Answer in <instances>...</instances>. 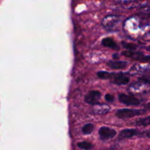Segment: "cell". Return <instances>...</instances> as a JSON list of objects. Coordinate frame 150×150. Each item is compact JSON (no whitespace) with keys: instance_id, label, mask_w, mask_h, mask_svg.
<instances>
[{"instance_id":"obj_1","label":"cell","mask_w":150,"mask_h":150,"mask_svg":"<svg viewBox=\"0 0 150 150\" xmlns=\"http://www.w3.org/2000/svg\"><path fill=\"white\" fill-rule=\"evenodd\" d=\"M122 18L120 16L111 15L107 16L103 19L102 25L108 31H119L122 26Z\"/></svg>"},{"instance_id":"obj_2","label":"cell","mask_w":150,"mask_h":150,"mask_svg":"<svg viewBox=\"0 0 150 150\" xmlns=\"http://www.w3.org/2000/svg\"><path fill=\"white\" fill-rule=\"evenodd\" d=\"M146 110H137V109H130V108H122L119 109L116 112V116L120 119H130L136 116L142 115L146 113Z\"/></svg>"},{"instance_id":"obj_3","label":"cell","mask_w":150,"mask_h":150,"mask_svg":"<svg viewBox=\"0 0 150 150\" xmlns=\"http://www.w3.org/2000/svg\"><path fill=\"white\" fill-rule=\"evenodd\" d=\"M119 100L126 105H139L141 103V100L138 98L125 94H120Z\"/></svg>"},{"instance_id":"obj_4","label":"cell","mask_w":150,"mask_h":150,"mask_svg":"<svg viewBox=\"0 0 150 150\" xmlns=\"http://www.w3.org/2000/svg\"><path fill=\"white\" fill-rule=\"evenodd\" d=\"M100 98L101 94L99 91L92 90L88 92L87 95L85 96V102L91 105H95L98 103Z\"/></svg>"},{"instance_id":"obj_5","label":"cell","mask_w":150,"mask_h":150,"mask_svg":"<svg viewBox=\"0 0 150 150\" xmlns=\"http://www.w3.org/2000/svg\"><path fill=\"white\" fill-rule=\"evenodd\" d=\"M116 134L117 131L115 130L108 127H101L99 130V136L103 140H108L112 139L116 136Z\"/></svg>"},{"instance_id":"obj_6","label":"cell","mask_w":150,"mask_h":150,"mask_svg":"<svg viewBox=\"0 0 150 150\" xmlns=\"http://www.w3.org/2000/svg\"><path fill=\"white\" fill-rule=\"evenodd\" d=\"M92 108V112L97 115H105L108 114L111 111V106L107 104H100L97 103L95 105H93Z\"/></svg>"},{"instance_id":"obj_7","label":"cell","mask_w":150,"mask_h":150,"mask_svg":"<svg viewBox=\"0 0 150 150\" xmlns=\"http://www.w3.org/2000/svg\"><path fill=\"white\" fill-rule=\"evenodd\" d=\"M112 83H115L117 85H125L127 84L130 81L129 77L124 74L118 73V74H113L112 76Z\"/></svg>"},{"instance_id":"obj_8","label":"cell","mask_w":150,"mask_h":150,"mask_svg":"<svg viewBox=\"0 0 150 150\" xmlns=\"http://www.w3.org/2000/svg\"><path fill=\"white\" fill-rule=\"evenodd\" d=\"M139 134V132L135 129H125L120 132L119 135V139H130Z\"/></svg>"},{"instance_id":"obj_9","label":"cell","mask_w":150,"mask_h":150,"mask_svg":"<svg viewBox=\"0 0 150 150\" xmlns=\"http://www.w3.org/2000/svg\"><path fill=\"white\" fill-rule=\"evenodd\" d=\"M147 6V2L146 1H133L130 2L125 4L124 7L126 9H133V8H143Z\"/></svg>"},{"instance_id":"obj_10","label":"cell","mask_w":150,"mask_h":150,"mask_svg":"<svg viewBox=\"0 0 150 150\" xmlns=\"http://www.w3.org/2000/svg\"><path fill=\"white\" fill-rule=\"evenodd\" d=\"M107 64L113 70H120L125 68L127 66V62L123 61H110Z\"/></svg>"},{"instance_id":"obj_11","label":"cell","mask_w":150,"mask_h":150,"mask_svg":"<svg viewBox=\"0 0 150 150\" xmlns=\"http://www.w3.org/2000/svg\"><path fill=\"white\" fill-rule=\"evenodd\" d=\"M102 45L103 46L107 47V48H112V49H118L119 47L117 45V42L112 39V38H104L103 40H102Z\"/></svg>"},{"instance_id":"obj_12","label":"cell","mask_w":150,"mask_h":150,"mask_svg":"<svg viewBox=\"0 0 150 150\" xmlns=\"http://www.w3.org/2000/svg\"><path fill=\"white\" fill-rule=\"evenodd\" d=\"M135 125L137 126H148L150 125V116L145 118L139 119L136 120Z\"/></svg>"},{"instance_id":"obj_13","label":"cell","mask_w":150,"mask_h":150,"mask_svg":"<svg viewBox=\"0 0 150 150\" xmlns=\"http://www.w3.org/2000/svg\"><path fill=\"white\" fill-rule=\"evenodd\" d=\"M94 130H95V125L91 124V123H88V124L85 125L83 126V128H82V132H83L84 134L89 135L91 134V133L94 131Z\"/></svg>"},{"instance_id":"obj_14","label":"cell","mask_w":150,"mask_h":150,"mask_svg":"<svg viewBox=\"0 0 150 150\" xmlns=\"http://www.w3.org/2000/svg\"><path fill=\"white\" fill-rule=\"evenodd\" d=\"M78 146H79L80 149L84 150H90L92 149V147H93L92 144H90L88 142H80V143L78 144Z\"/></svg>"},{"instance_id":"obj_15","label":"cell","mask_w":150,"mask_h":150,"mask_svg":"<svg viewBox=\"0 0 150 150\" xmlns=\"http://www.w3.org/2000/svg\"><path fill=\"white\" fill-rule=\"evenodd\" d=\"M113 74H114V73H108V72H106V71H100L97 73L98 77L101 79H111V78H112Z\"/></svg>"},{"instance_id":"obj_16","label":"cell","mask_w":150,"mask_h":150,"mask_svg":"<svg viewBox=\"0 0 150 150\" xmlns=\"http://www.w3.org/2000/svg\"><path fill=\"white\" fill-rule=\"evenodd\" d=\"M139 81L144 84L150 85V76H142L139 78Z\"/></svg>"},{"instance_id":"obj_17","label":"cell","mask_w":150,"mask_h":150,"mask_svg":"<svg viewBox=\"0 0 150 150\" xmlns=\"http://www.w3.org/2000/svg\"><path fill=\"white\" fill-rule=\"evenodd\" d=\"M123 45H124L125 48H127V50H130V51H134V50L136 48V45H134V44L123 42Z\"/></svg>"},{"instance_id":"obj_18","label":"cell","mask_w":150,"mask_h":150,"mask_svg":"<svg viewBox=\"0 0 150 150\" xmlns=\"http://www.w3.org/2000/svg\"><path fill=\"white\" fill-rule=\"evenodd\" d=\"M105 100L108 101V102H112V101H114V98L112 95H111V94H106L105 96Z\"/></svg>"},{"instance_id":"obj_19","label":"cell","mask_w":150,"mask_h":150,"mask_svg":"<svg viewBox=\"0 0 150 150\" xmlns=\"http://www.w3.org/2000/svg\"><path fill=\"white\" fill-rule=\"evenodd\" d=\"M141 136H143V137H146V138H150V129L146 130L144 132H142L141 133Z\"/></svg>"},{"instance_id":"obj_20","label":"cell","mask_w":150,"mask_h":150,"mask_svg":"<svg viewBox=\"0 0 150 150\" xmlns=\"http://www.w3.org/2000/svg\"><path fill=\"white\" fill-rule=\"evenodd\" d=\"M141 73H149V74H150V68H146V69H144V70H141Z\"/></svg>"},{"instance_id":"obj_21","label":"cell","mask_w":150,"mask_h":150,"mask_svg":"<svg viewBox=\"0 0 150 150\" xmlns=\"http://www.w3.org/2000/svg\"><path fill=\"white\" fill-rule=\"evenodd\" d=\"M144 109L146 110V111H149V110H150V103H148L147 105L145 106Z\"/></svg>"},{"instance_id":"obj_22","label":"cell","mask_w":150,"mask_h":150,"mask_svg":"<svg viewBox=\"0 0 150 150\" xmlns=\"http://www.w3.org/2000/svg\"><path fill=\"white\" fill-rule=\"evenodd\" d=\"M146 50H147V51H149V52H150V45H149V46H148V47H147V48H146Z\"/></svg>"}]
</instances>
